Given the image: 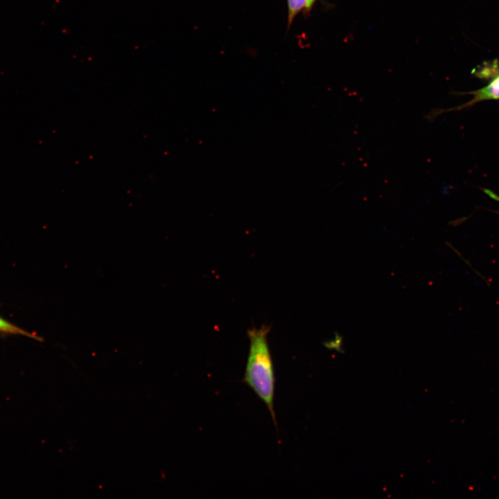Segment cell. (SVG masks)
<instances>
[{
    "mask_svg": "<svg viewBox=\"0 0 499 499\" xmlns=\"http://www.w3.org/2000/svg\"><path fill=\"white\" fill-rule=\"evenodd\" d=\"M317 1V0H308V3L305 12H310Z\"/></svg>",
    "mask_w": 499,
    "mask_h": 499,
    "instance_id": "cell-5",
    "label": "cell"
},
{
    "mask_svg": "<svg viewBox=\"0 0 499 499\" xmlns=\"http://www.w3.org/2000/svg\"><path fill=\"white\" fill-rule=\"evenodd\" d=\"M0 331L28 335L27 332L0 317Z\"/></svg>",
    "mask_w": 499,
    "mask_h": 499,
    "instance_id": "cell-4",
    "label": "cell"
},
{
    "mask_svg": "<svg viewBox=\"0 0 499 499\" xmlns=\"http://www.w3.org/2000/svg\"><path fill=\"white\" fill-rule=\"evenodd\" d=\"M269 331L270 328L265 325L248 331L250 350L243 380L265 404L277 426L274 410V371L267 338Z\"/></svg>",
    "mask_w": 499,
    "mask_h": 499,
    "instance_id": "cell-1",
    "label": "cell"
},
{
    "mask_svg": "<svg viewBox=\"0 0 499 499\" xmlns=\"http://www.w3.org/2000/svg\"><path fill=\"white\" fill-rule=\"evenodd\" d=\"M468 94L473 96L471 100L450 110H462L485 100H499V73L494 75L486 86Z\"/></svg>",
    "mask_w": 499,
    "mask_h": 499,
    "instance_id": "cell-2",
    "label": "cell"
},
{
    "mask_svg": "<svg viewBox=\"0 0 499 499\" xmlns=\"http://www.w3.org/2000/svg\"><path fill=\"white\" fill-rule=\"evenodd\" d=\"M308 0H287L288 28H290L296 16L301 12H305Z\"/></svg>",
    "mask_w": 499,
    "mask_h": 499,
    "instance_id": "cell-3",
    "label": "cell"
}]
</instances>
